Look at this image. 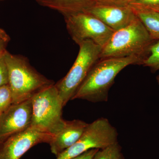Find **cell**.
<instances>
[{
  "mask_svg": "<svg viewBox=\"0 0 159 159\" xmlns=\"http://www.w3.org/2000/svg\"><path fill=\"white\" fill-rule=\"evenodd\" d=\"M31 103V128L53 136L62 129L66 122L62 116L64 105L55 84L36 94Z\"/></svg>",
  "mask_w": 159,
  "mask_h": 159,
  "instance_id": "obj_4",
  "label": "cell"
},
{
  "mask_svg": "<svg viewBox=\"0 0 159 159\" xmlns=\"http://www.w3.org/2000/svg\"><path fill=\"white\" fill-rule=\"evenodd\" d=\"M9 83V70L4 55L0 57V87L7 85Z\"/></svg>",
  "mask_w": 159,
  "mask_h": 159,
  "instance_id": "obj_18",
  "label": "cell"
},
{
  "mask_svg": "<svg viewBox=\"0 0 159 159\" xmlns=\"http://www.w3.org/2000/svg\"><path fill=\"white\" fill-rule=\"evenodd\" d=\"M99 149H92L87 151L84 153L78 156L75 157L70 159H93L95 154L97 153Z\"/></svg>",
  "mask_w": 159,
  "mask_h": 159,
  "instance_id": "obj_21",
  "label": "cell"
},
{
  "mask_svg": "<svg viewBox=\"0 0 159 159\" xmlns=\"http://www.w3.org/2000/svg\"><path fill=\"white\" fill-rule=\"evenodd\" d=\"M13 104L12 94L9 84L0 87V114Z\"/></svg>",
  "mask_w": 159,
  "mask_h": 159,
  "instance_id": "obj_16",
  "label": "cell"
},
{
  "mask_svg": "<svg viewBox=\"0 0 159 159\" xmlns=\"http://www.w3.org/2000/svg\"><path fill=\"white\" fill-rule=\"evenodd\" d=\"M79 46V53L70 70L55 84L64 106L72 100L91 69L99 60L102 51L101 47L91 40H86Z\"/></svg>",
  "mask_w": 159,
  "mask_h": 159,
  "instance_id": "obj_5",
  "label": "cell"
},
{
  "mask_svg": "<svg viewBox=\"0 0 159 159\" xmlns=\"http://www.w3.org/2000/svg\"><path fill=\"white\" fill-rule=\"evenodd\" d=\"M134 1V0H132V2H133Z\"/></svg>",
  "mask_w": 159,
  "mask_h": 159,
  "instance_id": "obj_23",
  "label": "cell"
},
{
  "mask_svg": "<svg viewBox=\"0 0 159 159\" xmlns=\"http://www.w3.org/2000/svg\"><path fill=\"white\" fill-rule=\"evenodd\" d=\"M97 3L117 6H129L132 0H97Z\"/></svg>",
  "mask_w": 159,
  "mask_h": 159,
  "instance_id": "obj_20",
  "label": "cell"
},
{
  "mask_svg": "<svg viewBox=\"0 0 159 159\" xmlns=\"http://www.w3.org/2000/svg\"><path fill=\"white\" fill-rule=\"evenodd\" d=\"M32 112L31 99L13 103L0 115V145L9 137L30 127Z\"/></svg>",
  "mask_w": 159,
  "mask_h": 159,
  "instance_id": "obj_8",
  "label": "cell"
},
{
  "mask_svg": "<svg viewBox=\"0 0 159 159\" xmlns=\"http://www.w3.org/2000/svg\"><path fill=\"white\" fill-rule=\"evenodd\" d=\"M3 1V0H0V1Z\"/></svg>",
  "mask_w": 159,
  "mask_h": 159,
  "instance_id": "obj_24",
  "label": "cell"
},
{
  "mask_svg": "<svg viewBox=\"0 0 159 159\" xmlns=\"http://www.w3.org/2000/svg\"><path fill=\"white\" fill-rule=\"evenodd\" d=\"M10 40V38L4 29L0 28V57L7 52V47Z\"/></svg>",
  "mask_w": 159,
  "mask_h": 159,
  "instance_id": "obj_19",
  "label": "cell"
},
{
  "mask_svg": "<svg viewBox=\"0 0 159 159\" xmlns=\"http://www.w3.org/2000/svg\"><path fill=\"white\" fill-rule=\"evenodd\" d=\"M129 6L134 8L159 11V0H134Z\"/></svg>",
  "mask_w": 159,
  "mask_h": 159,
  "instance_id": "obj_17",
  "label": "cell"
},
{
  "mask_svg": "<svg viewBox=\"0 0 159 159\" xmlns=\"http://www.w3.org/2000/svg\"><path fill=\"white\" fill-rule=\"evenodd\" d=\"M131 7L151 38L154 41L159 40V11Z\"/></svg>",
  "mask_w": 159,
  "mask_h": 159,
  "instance_id": "obj_13",
  "label": "cell"
},
{
  "mask_svg": "<svg viewBox=\"0 0 159 159\" xmlns=\"http://www.w3.org/2000/svg\"><path fill=\"white\" fill-rule=\"evenodd\" d=\"M93 159H125L122 148L117 142L105 148L99 149L95 154Z\"/></svg>",
  "mask_w": 159,
  "mask_h": 159,
  "instance_id": "obj_14",
  "label": "cell"
},
{
  "mask_svg": "<svg viewBox=\"0 0 159 159\" xmlns=\"http://www.w3.org/2000/svg\"><path fill=\"white\" fill-rule=\"evenodd\" d=\"M88 123L82 120L66 121L58 133L53 137L49 143L52 153L56 157L78 141L84 132Z\"/></svg>",
  "mask_w": 159,
  "mask_h": 159,
  "instance_id": "obj_11",
  "label": "cell"
},
{
  "mask_svg": "<svg viewBox=\"0 0 159 159\" xmlns=\"http://www.w3.org/2000/svg\"><path fill=\"white\" fill-rule=\"evenodd\" d=\"M5 57L13 103L30 100L41 91L54 85V81L39 73L25 56L11 54L7 51Z\"/></svg>",
  "mask_w": 159,
  "mask_h": 159,
  "instance_id": "obj_2",
  "label": "cell"
},
{
  "mask_svg": "<svg viewBox=\"0 0 159 159\" xmlns=\"http://www.w3.org/2000/svg\"><path fill=\"white\" fill-rule=\"evenodd\" d=\"M157 82H158V84H159V75H158V76H157Z\"/></svg>",
  "mask_w": 159,
  "mask_h": 159,
  "instance_id": "obj_22",
  "label": "cell"
},
{
  "mask_svg": "<svg viewBox=\"0 0 159 159\" xmlns=\"http://www.w3.org/2000/svg\"><path fill=\"white\" fill-rule=\"evenodd\" d=\"M67 30L75 43L86 40L103 48L108 42L114 31L97 18L84 12L64 16Z\"/></svg>",
  "mask_w": 159,
  "mask_h": 159,
  "instance_id": "obj_7",
  "label": "cell"
},
{
  "mask_svg": "<svg viewBox=\"0 0 159 159\" xmlns=\"http://www.w3.org/2000/svg\"><path fill=\"white\" fill-rule=\"evenodd\" d=\"M116 129L105 118L88 124L76 143L57 156L56 159H70L92 149H102L118 142Z\"/></svg>",
  "mask_w": 159,
  "mask_h": 159,
  "instance_id": "obj_6",
  "label": "cell"
},
{
  "mask_svg": "<svg viewBox=\"0 0 159 159\" xmlns=\"http://www.w3.org/2000/svg\"><path fill=\"white\" fill-rule=\"evenodd\" d=\"M84 12L95 16L114 31L128 25L136 16L129 6H117L96 3Z\"/></svg>",
  "mask_w": 159,
  "mask_h": 159,
  "instance_id": "obj_10",
  "label": "cell"
},
{
  "mask_svg": "<svg viewBox=\"0 0 159 159\" xmlns=\"http://www.w3.org/2000/svg\"><path fill=\"white\" fill-rule=\"evenodd\" d=\"M142 58L134 56L99 59L91 69L72 99L107 102L109 91L118 74L126 67L142 64Z\"/></svg>",
  "mask_w": 159,
  "mask_h": 159,
  "instance_id": "obj_1",
  "label": "cell"
},
{
  "mask_svg": "<svg viewBox=\"0 0 159 159\" xmlns=\"http://www.w3.org/2000/svg\"><path fill=\"white\" fill-rule=\"evenodd\" d=\"M53 137L30 127L9 137L0 145V159H20L33 146L50 143Z\"/></svg>",
  "mask_w": 159,
  "mask_h": 159,
  "instance_id": "obj_9",
  "label": "cell"
},
{
  "mask_svg": "<svg viewBox=\"0 0 159 159\" xmlns=\"http://www.w3.org/2000/svg\"><path fill=\"white\" fill-rule=\"evenodd\" d=\"M0 115H1V114H0Z\"/></svg>",
  "mask_w": 159,
  "mask_h": 159,
  "instance_id": "obj_25",
  "label": "cell"
},
{
  "mask_svg": "<svg viewBox=\"0 0 159 159\" xmlns=\"http://www.w3.org/2000/svg\"><path fill=\"white\" fill-rule=\"evenodd\" d=\"M155 41L136 16L128 25L114 31L102 48L99 59L134 56L140 57L143 61Z\"/></svg>",
  "mask_w": 159,
  "mask_h": 159,
  "instance_id": "obj_3",
  "label": "cell"
},
{
  "mask_svg": "<svg viewBox=\"0 0 159 159\" xmlns=\"http://www.w3.org/2000/svg\"><path fill=\"white\" fill-rule=\"evenodd\" d=\"M141 65L153 71L159 70V40L155 41L151 46L148 56Z\"/></svg>",
  "mask_w": 159,
  "mask_h": 159,
  "instance_id": "obj_15",
  "label": "cell"
},
{
  "mask_svg": "<svg viewBox=\"0 0 159 159\" xmlns=\"http://www.w3.org/2000/svg\"><path fill=\"white\" fill-rule=\"evenodd\" d=\"M40 6L58 11L63 16L84 12L97 2V0H35Z\"/></svg>",
  "mask_w": 159,
  "mask_h": 159,
  "instance_id": "obj_12",
  "label": "cell"
}]
</instances>
